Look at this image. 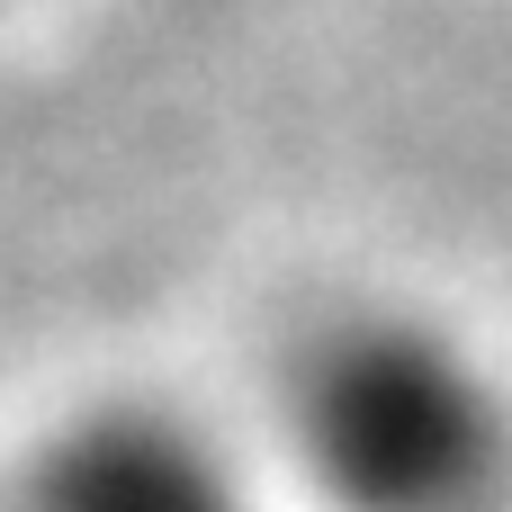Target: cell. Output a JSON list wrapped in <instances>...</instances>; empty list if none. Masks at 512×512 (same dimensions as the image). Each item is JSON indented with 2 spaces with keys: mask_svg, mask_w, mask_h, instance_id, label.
Wrapping results in <instances>:
<instances>
[{
  "mask_svg": "<svg viewBox=\"0 0 512 512\" xmlns=\"http://www.w3.org/2000/svg\"><path fill=\"white\" fill-rule=\"evenodd\" d=\"M279 441L333 512H495L512 495V387L423 306H342L297 333Z\"/></svg>",
  "mask_w": 512,
  "mask_h": 512,
  "instance_id": "obj_1",
  "label": "cell"
},
{
  "mask_svg": "<svg viewBox=\"0 0 512 512\" xmlns=\"http://www.w3.org/2000/svg\"><path fill=\"white\" fill-rule=\"evenodd\" d=\"M18 512H261L252 459L162 387L72 396L18 459Z\"/></svg>",
  "mask_w": 512,
  "mask_h": 512,
  "instance_id": "obj_2",
  "label": "cell"
}]
</instances>
